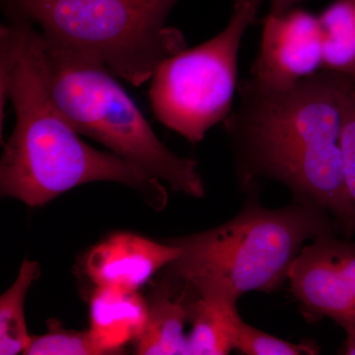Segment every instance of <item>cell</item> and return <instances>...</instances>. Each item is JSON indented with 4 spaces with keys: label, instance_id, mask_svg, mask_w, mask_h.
<instances>
[{
    "label": "cell",
    "instance_id": "cell-13",
    "mask_svg": "<svg viewBox=\"0 0 355 355\" xmlns=\"http://www.w3.org/2000/svg\"><path fill=\"white\" fill-rule=\"evenodd\" d=\"M323 71L355 76V0H336L320 14Z\"/></svg>",
    "mask_w": 355,
    "mask_h": 355
},
{
    "label": "cell",
    "instance_id": "cell-2",
    "mask_svg": "<svg viewBox=\"0 0 355 355\" xmlns=\"http://www.w3.org/2000/svg\"><path fill=\"white\" fill-rule=\"evenodd\" d=\"M11 102L15 127L0 161V191L28 207H42L83 184L112 182L133 189L154 209H164L161 181L116 154L88 146L51 98L43 43L30 23L0 28V130Z\"/></svg>",
    "mask_w": 355,
    "mask_h": 355
},
{
    "label": "cell",
    "instance_id": "cell-5",
    "mask_svg": "<svg viewBox=\"0 0 355 355\" xmlns=\"http://www.w3.org/2000/svg\"><path fill=\"white\" fill-rule=\"evenodd\" d=\"M42 43L51 98L79 135L99 142L174 191L197 198L205 196L197 161L180 157L160 141L116 76L94 58L43 38Z\"/></svg>",
    "mask_w": 355,
    "mask_h": 355
},
{
    "label": "cell",
    "instance_id": "cell-10",
    "mask_svg": "<svg viewBox=\"0 0 355 355\" xmlns=\"http://www.w3.org/2000/svg\"><path fill=\"white\" fill-rule=\"evenodd\" d=\"M153 294L148 304L146 326L135 340L139 355L186 354L191 305L197 292L188 284L171 279Z\"/></svg>",
    "mask_w": 355,
    "mask_h": 355
},
{
    "label": "cell",
    "instance_id": "cell-17",
    "mask_svg": "<svg viewBox=\"0 0 355 355\" xmlns=\"http://www.w3.org/2000/svg\"><path fill=\"white\" fill-rule=\"evenodd\" d=\"M342 149L345 183L355 207V76H352L350 78L347 95H345Z\"/></svg>",
    "mask_w": 355,
    "mask_h": 355
},
{
    "label": "cell",
    "instance_id": "cell-11",
    "mask_svg": "<svg viewBox=\"0 0 355 355\" xmlns=\"http://www.w3.org/2000/svg\"><path fill=\"white\" fill-rule=\"evenodd\" d=\"M148 304L139 291L96 287L90 301L91 331L110 354H121L146 326Z\"/></svg>",
    "mask_w": 355,
    "mask_h": 355
},
{
    "label": "cell",
    "instance_id": "cell-1",
    "mask_svg": "<svg viewBox=\"0 0 355 355\" xmlns=\"http://www.w3.org/2000/svg\"><path fill=\"white\" fill-rule=\"evenodd\" d=\"M350 78L320 71L292 85L268 86L249 77L223 121L243 186L261 178L279 182L300 202L328 212L347 237L355 234L342 149Z\"/></svg>",
    "mask_w": 355,
    "mask_h": 355
},
{
    "label": "cell",
    "instance_id": "cell-12",
    "mask_svg": "<svg viewBox=\"0 0 355 355\" xmlns=\"http://www.w3.org/2000/svg\"><path fill=\"white\" fill-rule=\"evenodd\" d=\"M242 321L234 299L197 292L191 305L187 355L228 354L235 349Z\"/></svg>",
    "mask_w": 355,
    "mask_h": 355
},
{
    "label": "cell",
    "instance_id": "cell-4",
    "mask_svg": "<svg viewBox=\"0 0 355 355\" xmlns=\"http://www.w3.org/2000/svg\"><path fill=\"white\" fill-rule=\"evenodd\" d=\"M179 0H1L8 21L39 26L46 43L101 62L135 87L186 50L183 33L166 24Z\"/></svg>",
    "mask_w": 355,
    "mask_h": 355
},
{
    "label": "cell",
    "instance_id": "cell-19",
    "mask_svg": "<svg viewBox=\"0 0 355 355\" xmlns=\"http://www.w3.org/2000/svg\"><path fill=\"white\" fill-rule=\"evenodd\" d=\"M340 354L355 355V331H349Z\"/></svg>",
    "mask_w": 355,
    "mask_h": 355
},
{
    "label": "cell",
    "instance_id": "cell-14",
    "mask_svg": "<svg viewBox=\"0 0 355 355\" xmlns=\"http://www.w3.org/2000/svg\"><path fill=\"white\" fill-rule=\"evenodd\" d=\"M38 261L25 260L12 286L0 297V354H24L31 343L25 319V300L33 282L38 279Z\"/></svg>",
    "mask_w": 355,
    "mask_h": 355
},
{
    "label": "cell",
    "instance_id": "cell-9",
    "mask_svg": "<svg viewBox=\"0 0 355 355\" xmlns=\"http://www.w3.org/2000/svg\"><path fill=\"white\" fill-rule=\"evenodd\" d=\"M181 253L170 243L161 244L133 233H114L90 250L85 272L96 287L139 291Z\"/></svg>",
    "mask_w": 355,
    "mask_h": 355
},
{
    "label": "cell",
    "instance_id": "cell-15",
    "mask_svg": "<svg viewBox=\"0 0 355 355\" xmlns=\"http://www.w3.org/2000/svg\"><path fill=\"white\" fill-rule=\"evenodd\" d=\"M26 355H106L108 350L91 331L64 330L51 327L44 335L32 336Z\"/></svg>",
    "mask_w": 355,
    "mask_h": 355
},
{
    "label": "cell",
    "instance_id": "cell-7",
    "mask_svg": "<svg viewBox=\"0 0 355 355\" xmlns=\"http://www.w3.org/2000/svg\"><path fill=\"white\" fill-rule=\"evenodd\" d=\"M287 279L305 320L330 318L355 331V242L319 236L301 250Z\"/></svg>",
    "mask_w": 355,
    "mask_h": 355
},
{
    "label": "cell",
    "instance_id": "cell-18",
    "mask_svg": "<svg viewBox=\"0 0 355 355\" xmlns=\"http://www.w3.org/2000/svg\"><path fill=\"white\" fill-rule=\"evenodd\" d=\"M301 0H270V13L272 15H282L288 12Z\"/></svg>",
    "mask_w": 355,
    "mask_h": 355
},
{
    "label": "cell",
    "instance_id": "cell-3",
    "mask_svg": "<svg viewBox=\"0 0 355 355\" xmlns=\"http://www.w3.org/2000/svg\"><path fill=\"white\" fill-rule=\"evenodd\" d=\"M336 229L330 214L312 203L268 209L251 202L220 226L169 242L182 251L167 266L170 279L236 301L247 292L270 293L288 279L306 241Z\"/></svg>",
    "mask_w": 355,
    "mask_h": 355
},
{
    "label": "cell",
    "instance_id": "cell-6",
    "mask_svg": "<svg viewBox=\"0 0 355 355\" xmlns=\"http://www.w3.org/2000/svg\"><path fill=\"white\" fill-rule=\"evenodd\" d=\"M263 0H233L227 26L214 38L165 60L150 79L148 96L156 120L196 144L223 123L232 110L238 53Z\"/></svg>",
    "mask_w": 355,
    "mask_h": 355
},
{
    "label": "cell",
    "instance_id": "cell-16",
    "mask_svg": "<svg viewBox=\"0 0 355 355\" xmlns=\"http://www.w3.org/2000/svg\"><path fill=\"white\" fill-rule=\"evenodd\" d=\"M235 349L247 355H300L318 354L316 343H294L263 333L242 321L236 340Z\"/></svg>",
    "mask_w": 355,
    "mask_h": 355
},
{
    "label": "cell",
    "instance_id": "cell-8",
    "mask_svg": "<svg viewBox=\"0 0 355 355\" xmlns=\"http://www.w3.org/2000/svg\"><path fill=\"white\" fill-rule=\"evenodd\" d=\"M323 71V36L319 17L292 8L263 19L260 51L251 77L268 86H289Z\"/></svg>",
    "mask_w": 355,
    "mask_h": 355
}]
</instances>
